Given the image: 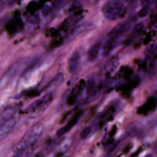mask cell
I'll return each instance as SVG.
<instances>
[{"label":"cell","instance_id":"16","mask_svg":"<svg viewBox=\"0 0 157 157\" xmlns=\"http://www.w3.org/2000/svg\"><path fill=\"white\" fill-rule=\"evenodd\" d=\"M156 95H157V90H156Z\"/></svg>","mask_w":157,"mask_h":157},{"label":"cell","instance_id":"1","mask_svg":"<svg viewBox=\"0 0 157 157\" xmlns=\"http://www.w3.org/2000/svg\"><path fill=\"white\" fill-rule=\"evenodd\" d=\"M44 131V124L41 122L34 124L25 133L15 148L17 153L21 152L34 142L40 136Z\"/></svg>","mask_w":157,"mask_h":157},{"label":"cell","instance_id":"8","mask_svg":"<svg viewBox=\"0 0 157 157\" xmlns=\"http://www.w3.org/2000/svg\"><path fill=\"white\" fill-rule=\"evenodd\" d=\"M101 42L96 41L89 48L87 52V59L90 62H94L96 60L101 49Z\"/></svg>","mask_w":157,"mask_h":157},{"label":"cell","instance_id":"6","mask_svg":"<svg viewBox=\"0 0 157 157\" xmlns=\"http://www.w3.org/2000/svg\"><path fill=\"white\" fill-rule=\"evenodd\" d=\"M80 63V53L78 50H75L68 60V69L70 73L74 74L78 70Z\"/></svg>","mask_w":157,"mask_h":157},{"label":"cell","instance_id":"5","mask_svg":"<svg viewBox=\"0 0 157 157\" xmlns=\"http://www.w3.org/2000/svg\"><path fill=\"white\" fill-rule=\"evenodd\" d=\"M17 119L14 117L0 126V141L6 138L14 129Z\"/></svg>","mask_w":157,"mask_h":157},{"label":"cell","instance_id":"14","mask_svg":"<svg viewBox=\"0 0 157 157\" xmlns=\"http://www.w3.org/2000/svg\"><path fill=\"white\" fill-rule=\"evenodd\" d=\"M50 12V7L48 6H46L43 8L42 10V13L44 16L48 15Z\"/></svg>","mask_w":157,"mask_h":157},{"label":"cell","instance_id":"9","mask_svg":"<svg viewBox=\"0 0 157 157\" xmlns=\"http://www.w3.org/2000/svg\"><path fill=\"white\" fill-rule=\"evenodd\" d=\"M118 44V39L109 38L106 40L102 47V55L104 57L108 56L112 51L117 47Z\"/></svg>","mask_w":157,"mask_h":157},{"label":"cell","instance_id":"11","mask_svg":"<svg viewBox=\"0 0 157 157\" xmlns=\"http://www.w3.org/2000/svg\"><path fill=\"white\" fill-rule=\"evenodd\" d=\"M94 90H95V82L93 80H91L88 83L86 93L88 94L91 95L93 93Z\"/></svg>","mask_w":157,"mask_h":157},{"label":"cell","instance_id":"13","mask_svg":"<svg viewBox=\"0 0 157 157\" xmlns=\"http://www.w3.org/2000/svg\"><path fill=\"white\" fill-rule=\"evenodd\" d=\"M91 132V128L90 127H86L80 133V138L82 139H85L88 137Z\"/></svg>","mask_w":157,"mask_h":157},{"label":"cell","instance_id":"12","mask_svg":"<svg viewBox=\"0 0 157 157\" xmlns=\"http://www.w3.org/2000/svg\"><path fill=\"white\" fill-rule=\"evenodd\" d=\"M148 12H149V8L147 6H144L138 11L137 15L140 18H143L148 15Z\"/></svg>","mask_w":157,"mask_h":157},{"label":"cell","instance_id":"10","mask_svg":"<svg viewBox=\"0 0 157 157\" xmlns=\"http://www.w3.org/2000/svg\"><path fill=\"white\" fill-rule=\"evenodd\" d=\"M17 109L16 106H11L3 110L0 113V126L13 117Z\"/></svg>","mask_w":157,"mask_h":157},{"label":"cell","instance_id":"3","mask_svg":"<svg viewBox=\"0 0 157 157\" xmlns=\"http://www.w3.org/2000/svg\"><path fill=\"white\" fill-rule=\"evenodd\" d=\"M132 21V20H128L117 24L108 33V37L119 40L129 30Z\"/></svg>","mask_w":157,"mask_h":157},{"label":"cell","instance_id":"7","mask_svg":"<svg viewBox=\"0 0 157 157\" xmlns=\"http://www.w3.org/2000/svg\"><path fill=\"white\" fill-rule=\"evenodd\" d=\"M82 113L81 111L77 112L72 118L71 119L68 121V123L64 126L63 127L59 128L56 132V134L58 136H62L65 133L68 132L71 129H72L78 122L80 116L82 115Z\"/></svg>","mask_w":157,"mask_h":157},{"label":"cell","instance_id":"4","mask_svg":"<svg viewBox=\"0 0 157 157\" xmlns=\"http://www.w3.org/2000/svg\"><path fill=\"white\" fill-rule=\"evenodd\" d=\"M53 98V95L52 93H49L45 94L41 98L37 99L31 105H29L26 109L27 112L33 113L34 112H36V110H40L44 109L50 104Z\"/></svg>","mask_w":157,"mask_h":157},{"label":"cell","instance_id":"15","mask_svg":"<svg viewBox=\"0 0 157 157\" xmlns=\"http://www.w3.org/2000/svg\"><path fill=\"white\" fill-rule=\"evenodd\" d=\"M144 157H152V155L151 153H149V154L147 155L146 156H145Z\"/></svg>","mask_w":157,"mask_h":157},{"label":"cell","instance_id":"2","mask_svg":"<svg viewBox=\"0 0 157 157\" xmlns=\"http://www.w3.org/2000/svg\"><path fill=\"white\" fill-rule=\"evenodd\" d=\"M125 8L123 2L109 1L106 2L102 7V12L105 17L110 20H115L123 13Z\"/></svg>","mask_w":157,"mask_h":157}]
</instances>
